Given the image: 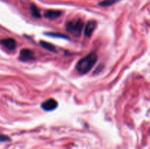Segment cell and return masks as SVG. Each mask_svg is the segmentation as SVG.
Segmentation results:
<instances>
[{"label":"cell","instance_id":"obj_1","mask_svg":"<svg viewBox=\"0 0 150 149\" xmlns=\"http://www.w3.org/2000/svg\"><path fill=\"white\" fill-rule=\"evenodd\" d=\"M97 60H98L97 54L95 52L90 53L77 63L76 70L81 74H86L92 70V67L95 66Z\"/></svg>","mask_w":150,"mask_h":149},{"label":"cell","instance_id":"obj_2","mask_svg":"<svg viewBox=\"0 0 150 149\" xmlns=\"http://www.w3.org/2000/svg\"><path fill=\"white\" fill-rule=\"evenodd\" d=\"M67 31L70 34L75 37H79L83 28V22L81 19H76L69 21L67 23Z\"/></svg>","mask_w":150,"mask_h":149},{"label":"cell","instance_id":"obj_3","mask_svg":"<svg viewBox=\"0 0 150 149\" xmlns=\"http://www.w3.org/2000/svg\"><path fill=\"white\" fill-rule=\"evenodd\" d=\"M57 106H58V103L54 99H48L45 102H42V105H41L42 109L45 111L54 110V109H56L57 108Z\"/></svg>","mask_w":150,"mask_h":149},{"label":"cell","instance_id":"obj_4","mask_svg":"<svg viewBox=\"0 0 150 149\" xmlns=\"http://www.w3.org/2000/svg\"><path fill=\"white\" fill-rule=\"evenodd\" d=\"M34 58V53L29 49H22L20 51V59L23 61H27Z\"/></svg>","mask_w":150,"mask_h":149},{"label":"cell","instance_id":"obj_5","mask_svg":"<svg viewBox=\"0 0 150 149\" xmlns=\"http://www.w3.org/2000/svg\"><path fill=\"white\" fill-rule=\"evenodd\" d=\"M1 44L10 51H13L16 48V42L13 38H7V39H1Z\"/></svg>","mask_w":150,"mask_h":149},{"label":"cell","instance_id":"obj_6","mask_svg":"<svg viewBox=\"0 0 150 149\" xmlns=\"http://www.w3.org/2000/svg\"><path fill=\"white\" fill-rule=\"evenodd\" d=\"M96 22L95 20H89L86 25V28L84 30V34L86 37H91L92 36V33L95 31V27H96Z\"/></svg>","mask_w":150,"mask_h":149},{"label":"cell","instance_id":"obj_7","mask_svg":"<svg viewBox=\"0 0 150 149\" xmlns=\"http://www.w3.org/2000/svg\"><path fill=\"white\" fill-rule=\"evenodd\" d=\"M62 15V12L59 11V10H48L45 13L44 16L46 18L51 19V20H54V19L57 18L59 17Z\"/></svg>","mask_w":150,"mask_h":149},{"label":"cell","instance_id":"obj_8","mask_svg":"<svg viewBox=\"0 0 150 149\" xmlns=\"http://www.w3.org/2000/svg\"><path fill=\"white\" fill-rule=\"evenodd\" d=\"M30 12L31 14L33 17L36 18H41V13L40 10L38 9V7L37 6H35V4H32L30 7Z\"/></svg>","mask_w":150,"mask_h":149},{"label":"cell","instance_id":"obj_9","mask_svg":"<svg viewBox=\"0 0 150 149\" xmlns=\"http://www.w3.org/2000/svg\"><path fill=\"white\" fill-rule=\"evenodd\" d=\"M41 46L44 48L45 49L48 50L49 51H52V52H56V48L52 45V44L49 43V42H45V41H40V42Z\"/></svg>","mask_w":150,"mask_h":149},{"label":"cell","instance_id":"obj_10","mask_svg":"<svg viewBox=\"0 0 150 149\" xmlns=\"http://www.w3.org/2000/svg\"><path fill=\"white\" fill-rule=\"evenodd\" d=\"M117 1H119V0H104V1L100 2L99 4L100 6H102V7H108V6H111L112 4H114Z\"/></svg>","mask_w":150,"mask_h":149},{"label":"cell","instance_id":"obj_11","mask_svg":"<svg viewBox=\"0 0 150 149\" xmlns=\"http://www.w3.org/2000/svg\"><path fill=\"white\" fill-rule=\"evenodd\" d=\"M46 34L49 35V36L54 37H62V38H65V39H67V36L61 34H59V33H48V34Z\"/></svg>","mask_w":150,"mask_h":149},{"label":"cell","instance_id":"obj_12","mask_svg":"<svg viewBox=\"0 0 150 149\" xmlns=\"http://www.w3.org/2000/svg\"><path fill=\"white\" fill-rule=\"evenodd\" d=\"M10 141V138L7 136L4 135V134H0V142L1 143H4V142Z\"/></svg>","mask_w":150,"mask_h":149}]
</instances>
